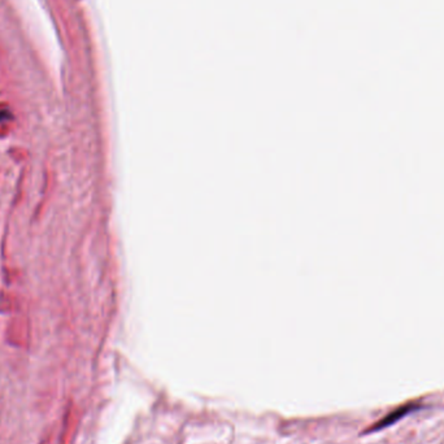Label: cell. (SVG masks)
Returning <instances> with one entry per match:
<instances>
[{
    "label": "cell",
    "mask_w": 444,
    "mask_h": 444,
    "mask_svg": "<svg viewBox=\"0 0 444 444\" xmlns=\"http://www.w3.org/2000/svg\"><path fill=\"white\" fill-rule=\"evenodd\" d=\"M416 408H417V405L413 404V403L399 407L398 409H395V411L391 412V413H390L388 416L386 417V418H383L382 421H379V422L377 423V426L374 427V430H379V429H382V427H387V426L393 425V423H395L396 421H399L400 418H403L404 416H407L409 412L414 411Z\"/></svg>",
    "instance_id": "1"
},
{
    "label": "cell",
    "mask_w": 444,
    "mask_h": 444,
    "mask_svg": "<svg viewBox=\"0 0 444 444\" xmlns=\"http://www.w3.org/2000/svg\"><path fill=\"white\" fill-rule=\"evenodd\" d=\"M73 412L67 411L64 417V429L61 432L60 444H69L70 436H72V430H73Z\"/></svg>",
    "instance_id": "2"
}]
</instances>
